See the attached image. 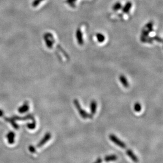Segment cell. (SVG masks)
Masks as SVG:
<instances>
[{"mask_svg": "<svg viewBox=\"0 0 163 163\" xmlns=\"http://www.w3.org/2000/svg\"><path fill=\"white\" fill-rule=\"evenodd\" d=\"M74 103L75 107H76V108L77 109V110L78 111V112L79 113L80 116L82 117L83 119H88V118H89V119H92L93 118V115L92 114L88 113L87 112L81 108L80 103L77 99L74 100Z\"/></svg>", "mask_w": 163, "mask_h": 163, "instance_id": "1", "label": "cell"}, {"mask_svg": "<svg viewBox=\"0 0 163 163\" xmlns=\"http://www.w3.org/2000/svg\"><path fill=\"white\" fill-rule=\"evenodd\" d=\"M109 138L111 142H113L115 144H116L118 146L120 147L121 148H123V149L127 148L126 144L123 142V141H121L114 134H110L109 135Z\"/></svg>", "mask_w": 163, "mask_h": 163, "instance_id": "2", "label": "cell"}, {"mask_svg": "<svg viewBox=\"0 0 163 163\" xmlns=\"http://www.w3.org/2000/svg\"><path fill=\"white\" fill-rule=\"evenodd\" d=\"M51 138V134L50 132H46L45 134V135H44L43 138L42 139L40 142L38 144L37 147L40 148L42 147L43 145L46 144L47 142Z\"/></svg>", "mask_w": 163, "mask_h": 163, "instance_id": "3", "label": "cell"}, {"mask_svg": "<svg viewBox=\"0 0 163 163\" xmlns=\"http://www.w3.org/2000/svg\"><path fill=\"white\" fill-rule=\"evenodd\" d=\"M52 36H53L52 34H50V33H46L44 36V40L46 41V46L48 47V48H50V49H51L53 46V41L50 40V38Z\"/></svg>", "mask_w": 163, "mask_h": 163, "instance_id": "4", "label": "cell"}, {"mask_svg": "<svg viewBox=\"0 0 163 163\" xmlns=\"http://www.w3.org/2000/svg\"><path fill=\"white\" fill-rule=\"evenodd\" d=\"M76 36V39H77L78 43L79 45H83V43H84L83 35V33H82V32H81L80 29H79V28L77 29Z\"/></svg>", "mask_w": 163, "mask_h": 163, "instance_id": "5", "label": "cell"}, {"mask_svg": "<svg viewBox=\"0 0 163 163\" xmlns=\"http://www.w3.org/2000/svg\"><path fill=\"white\" fill-rule=\"evenodd\" d=\"M126 154L127 155V156H128L134 162H135V163H136L138 162L139 160L138 158V157L136 156V155L134 153V152H133L131 149H127Z\"/></svg>", "mask_w": 163, "mask_h": 163, "instance_id": "6", "label": "cell"}, {"mask_svg": "<svg viewBox=\"0 0 163 163\" xmlns=\"http://www.w3.org/2000/svg\"><path fill=\"white\" fill-rule=\"evenodd\" d=\"M29 110V102L27 101L25 102L23 105H22L18 109V112L20 113H24L27 112H28Z\"/></svg>", "mask_w": 163, "mask_h": 163, "instance_id": "7", "label": "cell"}, {"mask_svg": "<svg viewBox=\"0 0 163 163\" xmlns=\"http://www.w3.org/2000/svg\"><path fill=\"white\" fill-rule=\"evenodd\" d=\"M15 133L13 131H10L6 135V138H8V142L10 144L12 145L14 142V138H15Z\"/></svg>", "mask_w": 163, "mask_h": 163, "instance_id": "8", "label": "cell"}, {"mask_svg": "<svg viewBox=\"0 0 163 163\" xmlns=\"http://www.w3.org/2000/svg\"><path fill=\"white\" fill-rule=\"evenodd\" d=\"M97 103L95 100H93L90 102V109L91 114L92 115L95 114L97 112Z\"/></svg>", "mask_w": 163, "mask_h": 163, "instance_id": "9", "label": "cell"}, {"mask_svg": "<svg viewBox=\"0 0 163 163\" xmlns=\"http://www.w3.org/2000/svg\"><path fill=\"white\" fill-rule=\"evenodd\" d=\"M119 79L120 80V83L122 84V85H123L124 87L125 88H128L129 86V83L128 82V80L126 78V77H125L123 75H120L119 77Z\"/></svg>", "mask_w": 163, "mask_h": 163, "instance_id": "10", "label": "cell"}, {"mask_svg": "<svg viewBox=\"0 0 163 163\" xmlns=\"http://www.w3.org/2000/svg\"><path fill=\"white\" fill-rule=\"evenodd\" d=\"M13 119L15 120H26L28 119H31V120H34V117L32 114H29L28 116L25 117H18L17 116H15L13 118Z\"/></svg>", "mask_w": 163, "mask_h": 163, "instance_id": "11", "label": "cell"}, {"mask_svg": "<svg viewBox=\"0 0 163 163\" xmlns=\"http://www.w3.org/2000/svg\"><path fill=\"white\" fill-rule=\"evenodd\" d=\"M4 119H5V120L6 121L9 122L10 123H11V124H12L13 127L15 129H18L19 126H18V124H17V123H16L15 120H14V119H11V118H8L5 117V118H4Z\"/></svg>", "mask_w": 163, "mask_h": 163, "instance_id": "12", "label": "cell"}, {"mask_svg": "<svg viewBox=\"0 0 163 163\" xmlns=\"http://www.w3.org/2000/svg\"><path fill=\"white\" fill-rule=\"evenodd\" d=\"M118 159L116 155H107L104 158V160L106 162H109L110 161H115Z\"/></svg>", "mask_w": 163, "mask_h": 163, "instance_id": "13", "label": "cell"}, {"mask_svg": "<svg viewBox=\"0 0 163 163\" xmlns=\"http://www.w3.org/2000/svg\"><path fill=\"white\" fill-rule=\"evenodd\" d=\"M95 36L97 38V40L99 43H102L103 42L105 41L106 37H105L104 34H103L102 33H97V34H96Z\"/></svg>", "mask_w": 163, "mask_h": 163, "instance_id": "14", "label": "cell"}, {"mask_svg": "<svg viewBox=\"0 0 163 163\" xmlns=\"http://www.w3.org/2000/svg\"><path fill=\"white\" fill-rule=\"evenodd\" d=\"M132 6V3L131 2H127L125 6L123 8V12L124 13H128L130 11Z\"/></svg>", "mask_w": 163, "mask_h": 163, "instance_id": "15", "label": "cell"}, {"mask_svg": "<svg viewBox=\"0 0 163 163\" xmlns=\"http://www.w3.org/2000/svg\"><path fill=\"white\" fill-rule=\"evenodd\" d=\"M121 8H122V5L119 2H116L114 4V6H113V9L115 11H117L121 9Z\"/></svg>", "mask_w": 163, "mask_h": 163, "instance_id": "16", "label": "cell"}, {"mask_svg": "<svg viewBox=\"0 0 163 163\" xmlns=\"http://www.w3.org/2000/svg\"><path fill=\"white\" fill-rule=\"evenodd\" d=\"M142 105L139 102H136L134 105V110L136 112H140L142 110Z\"/></svg>", "mask_w": 163, "mask_h": 163, "instance_id": "17", "label": "cell"}, {"mask_svg": "<svg viewBox=\"0 0 163 163\" xmlns=\"http://www.w3.org/2000/svg\"><path fill=\"white\" fill-rule=\"evenodd\" d=\"M28 128L30 129H34L36 127V122L35 120H33L32 122L31 123H28L27 124Z\"/></svg>", "mask_w": 163, "mask_h": 163, "instance_id": "18", "label": "cell"}, {"mask_svg": "<svg viewBox=\"0 0 163 163\" xmlns=\"http://www.w3.org/2000/svg\"><path fill=\"white\" fill-rule=\"evenodd\" d=\"M153 22L152 21H150L148 22L147 25H145V27L147 28L148 29H153Z\"/></svg>", "mask_w": 163, "mask_h": 163, "instance_id": "19", "label": "cell"}, {"mask_svg": "<svg viewBox=\"0 0 163 163\" xmlns=\"http://www.w3.org/2000/svg\"><path fill=\"white\" fill-rule=\"evenodd\" d=\"M29 151L32 153H35L36 152V149L32 145H30L29 147Z\"/></svg>", "mask_w": 163, "mask_h": 163, "instance_id": "20", "label": "cell"}, {"mask_svg": "<svg viewBox=\"0 0 163 163\" xmlns=\"http://www.w3.org/2000/svg\"><path fill=\"white\" fill-rule=\"evenodd\" d=\"M40 2H41L39 0H34L33 2L32 3V6L33 7H36V6H38V5L39 4Z\"/></svg>", "mask_w": 163, "mask_h": 163, "instance_id": "21", "label": "cell"}, {"mask_svg": "<svg viewBox=\"0 0 163 163\" xmlns=\"http://www.w3.org/2000/svg\"><path fill=\"white\" fill-rule=\"evenodd\" d=\"M153 39H154V40H156L157 41H160V43H162V39L160 38V37H157V36H156V37H154L153 38Z\"/></svg>", "mask_w": 163, "mask_h": 163, "instance_id": "22", "label": "cell"}, {"mask_svg": "<svg viewBox=\"0 0 163 163\" xmlns=\"http://www.w3.org/2000/svg\"><path fill=\"white\" fill-rule=\"evenodd\" d=\"M76 1V0H66V2L71 6V4H72Z\"/></svg>", "mask_w": 163, "mask_h": 163, "instance_id": "23", "label": "cell"}, {"mask_svg": "<svg viewBox=\"0 0 163 163\" xmlns=\"http://www.w3.org/2000/svg\"><path fill=\"white\" fill-rule=\"evenodd\" d=\"M102 158H101L100 157H99L93 163H102Z\"/></svg>", "mask_w": 163, "mask_h": 163, "instance_id": "24", "label": "cell"}, {"mask_svg": "<svg viewBox=\"0 0 163 163\" xmlns=\"http://www.w3.org/2000/svg\"><path fill=\"white\" fill-rule=\"evenodd\" d=\"M3 115H4V112L0 109V117H3Z\"/></svg>", "mask_w": 163, "mask_h": 163, "instance_id": "25", "label": "cell"}, {"mask_svg": "<svg viewBox=\"0 0 163 163\" xmlns=\"http://www.w3.org/2000/svg\"><path fill=\"white\" fill-rule=\"evenodd\" d=\"M39 1H40V2H41V1H43V0H39Z\"/></svg>", "mask_w": 163, "mask_h": 163, "instance_id": "26", "label": "cell"}]
</instances>
